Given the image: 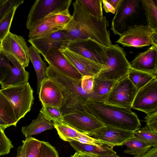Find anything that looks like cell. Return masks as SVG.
I'll return each mask as SVG.
<instances>
[{"label": "cell", "instance_id": "f1b7e54d", "mask_svg": "<svg viewBox=\"0 0 157 157\" xmlns=\"http://www.w3.org/2000/svg\"><path fill=\"white\" fill-rule=\"evenodd\" d=\"M156 76L157 75L137 70L132 68L128 74V78L138 90Z\"/></svg>", "mask_w": 157, "mask_h": 157}, {"label": "cell", "instance_id": "8992f818", "mask_svg": "<svg viewBox=\"0 0 157 157\" xmlns=\"http://www.w3.org/2000/svg\"><path fill=\"white\" fill-rule=\"evenodd\" d=\"M1 90L11 103L18 122L31 110L34 99L32 88L28 82Z\"/></svg>", "mask_w": 157, "mask_h": 157}, {"label": "cell", "instance_id": "cb8c5ba5", "mask_svg": "<svg viewBox=\"0 0 157 157\" xmlns=\"http://www.w3.org/2000/svg\"><path fill=\"white\" fill-rule=\"evenodd\" d=\"M116 82L94 77L91 99L104 101Z\"/></svg>", "mask_w": 157, "mask_h": 157}, {"label": "cell", "instance_id": "484cf974", "mask_svg": "<svg viewBox=\"0 0 157 157\" xmlns=\"http://www.w3.org/2000/svg\"><path fill=\"white\" fill-rule=\"evenodd\" d=\"M29 73L25 69H21L12 66L10 74L1 84L2 89L19 85L28 82Z\"/></svg>", "mask_w": 157, "mask_h": 157}, {"label": "cell", "instance_id": "44dd1931", "mask_svg": "<svg viewBox=\"0 0 157 157\" xmlns=\"http://www.w3.org/2000/svg\"><path fill=\"white\" fill-rule=\"evenodd\" d=\"M29 54L35 70L37 77V94H38L42 81L47 77L46 71L47 67V63L41 58L40 54L34 47L31 46L29 47Z\"/></svg>", "mask_w": 157, "mask_h": 157}, {"label": "cell", "instance_id": "e0dca14e", "mask_svg": "<svg viewBox=\"0 0 157 157\" xmlns=\"http://www.w3.org/2000/svg\"><path fill=\"white\" fill-rule=\"evenodd\" d=\"M38 94L42 105L56 107L60 109L64 105V98L61 89L48 77L42 82Z\"/></svg>", "mask_w": 157, "mask_h": 157}, {"label": "cell", "instance_id": "60d3db41", "mask_svg": "<svg viewBox=\"0 0 157 157\" xmlns=\"http://www.w3.org/2000/svg\"><path fill=\"white\" fill-rule=\"evenodd\" d=\"M144 119L148 128L151 131L157 132V110L147 114Z\"/></svg>", "mask_w": 157, "mask_h": 157}, {"label": "cell", "instance_id": "603a6c76", "mask_svg": "<svg viewBox=\"0 0 157 157\" xmlns=\"http://www.w3.org/2000/svg\"><path fill=\"white\" fill-rule=\"evenodd\" d=\"M69 143L71 147L77 152L90 153L98 155H117L116 152L113 148L105 144L97 146L75 141H72Z\"/></svg>", "mask_w": 157, "mask_h": 157}, {"label": "cell", "instance_id": "5b68a950", "mask_svg": "<svg viewBox=\"0 0 157 157\" xmlns=\"http://www.w3.org/2000/svg\"><path fill=\"white\" fill-rule=\"evenodd\" d=\"M106 65L97 76L103 79L117 81L128 75L131 68L123 49L118 44L108 47Z\"/></svg>", "mask_w": 157, "mask_h": 157}, {"label": "cell", "instance_id": "7bdbcfd3", "mask_svg": "<svg viewBox=\"0 0 157 157\" xmlns=\"http://www.w3.org/2000/svg\"><path fill=\"white\" fill-rule=\"evenodd\" d=\"M103 4V8L106 13L115 14L116 10L107 0H102Z\"/></svg>", "mask_w": 157, "mask_h": 157}, {"label": "cell", "instance_id": "3957f363", "mask_svg": "<svg viewBox=\"0 0 157 157\" xmlns=\"http://www.w3.org/2000/svg\"><path fill=\"white\" fill-rule=\"evenodd\" d=\"M47 77L55 82L62 91L64 103L60 110L63 115L73 111L84 110L83 105L89 99H91L92 92L89 94L83 90L81 79L68 77L49 66L46 71Z\"/></svg>", "mask_w": 157, "mask_h": 157}, {"label": "cell", "instance_id": "74e56055", "mask_svg": "<svg viewBox=\"0 0 157 157\" xmlns=\"http://www.w3.org/2000/svg\"><path fill=\"white\" fill-rule=\"evenodd\" d=\"M38 157H59L58 151L48 142L41 141Z\"/></svg>", "mask_w": 157, "mask_h": 157}, {"label": "cell", "instance_id": "db71d44e", "mask_svg": "<svg viewBox=\"0 0 157 157\" xmlns=\"http://www.w3.org/2000/svg\"><path fill=\"white\" fill-rule=\"evenodd\" d=\"M16 157H18V156L17 155Z\"/></svg>", "mask_w": 157, "mask_h": 157}, {"label": "cell", "instance_id": "f907efd6", "mask_svg": "<svg viewBox=\"0 0 157 157\" xmlns=\"http://www.w3.org/2000/svg\"><path fill=\"white\" fill-rule=\"evenodd\" d=\"M98 157H121L115 155H98Z\"/></svg>", "mask_w": 157, "mask_h": 157}, {"label": "cell", "instance_id": "30bf717a", "mask_svg": "<svg viewBox=\"0 0 157 157\" xmlns=\"http://www.w3.org/2000/svg\"><path fill=\"white\" fill-rule=\"evenodd\" d=\"M115 42L124 47L140 48L151 45L157 46V31L147 25H135L122 34Z\"/></svg>", "mask_w": 157, "mask_h": 157}, {"label": "cell", "instance_id": "4fadbf2b", "mask_svg": "<svg viewBox=\"0 0 157 157\" xmlns=\"http://www.w3.org/2000/svg\"><path fill=\"white\" fill-rule=\"evenodd\" d=\"M132 108L146 114L157 110V76L138 91Z\"/></svg>", "mask_w": 157, "mask_h": 157}, {"label": "cell", "instance_id": "ffe728a7", "mask_svg": "<svg viewBox=\"0 0 157 157\" xmlns=\"http://www.w3.org/2000/svg\"><path fill=\"white\" fill-rule=\"evenodd\" d=\"M54 128L53 123L45 118L40 113L37 118L33 120L29 124L22 127L21 132L26 138Z\"/></svg>", "mask_w": 157, "mask_h": 157}, {"label": "cell", "instance_id": "d6986e66", "mask_svg": "<svg viewBox=\"0 0 157 157\" xmlns=\"http://www.w3.org/2000/svg\"><path fill=\"white\" fill-rule=\"evenodd\" d=\"M130 63L133 69L157 75V46L151 45L137 56Z\"/></svg>", "mask_w": 157, "mask_h": 157}, {"label": "cell", "instance_id": "f6af8a7d", "mask_svg": "<svg viewBox=\"0 0 157 157\" xmlns=\"http://www.w3.org/2000/svg\"><path fill=\"white\" fill-rule=\"evenodd\" d=\"M107 1L117 10L123 0H107Z\"/></svg>", "mask_w": 157, "mask_h": 157}, {"label": "cell", "instance_id": "8d00e7d4", "mask_svg": "<svg viewBox=\"0 0 157 157\" xmlns=\"http://www.w3.org/2000/svg\"><path fill=\"white\" fill-rule=\"evenodd\" d=\"M10 60L4 55H0V84L11 74L12 66L10 64Z\"/></svg>", "mask_w": 157, "mask_h": 157}, {"label": "cell", "instance_id": "ac0fdd59", "mask_svg": "<svg viewBox=\"0 0 157 157\" xmlns=\"http://www.w3.org/2000/svg\"><path fill=\"white\" fill-rule=\"evenodd\" d=\"M28 41L43 56L52 48H60L65 47L69 40L66 33L62 30L44 36L30 38Z\"/></svg>", "mask_w": 157, "mask_h": 157}, {"label": "cell", "instance_id": "4316f807", "mask_svg": "<svg viewBox=\"0 0 157 157\" xmlns=\"http://www.w3.org/2000/svg\"><path fill=\"white\" fill-rule=\"evenodd\" d=\"M147 25L157 31V0H141Z\"/></svg>", "mask_w": 157, "mask_h": 157}, {"label": "cell", "instance_id": "7a4b0ae2", "mask_svg": "<svg viewBox=\"0 0 157 157\" xmlns=\"http://www.w3.org/2000/svg\"><path fill=\"white\" fill-rule=\"evenodd\" d=\"M83 108L105 126L134 132L141 126L137 115L131 110L104 101L89 99L83 105Z\"/></svg>", "mask_w": 157, "mask_h": 157}, {"label": "cell", "instance_id": "6da1fadb", "mask_svg": "<svg viewBox=\"0 0 157 157\" xmlns=\"http://www.w3.org/2000/svg\"><path fill=\"white\" fill-rule=\"evenodd\" d=\"M73 12L70 21L63 28L69 41L91 38L108 47L112 44L107 27L109 21L104 16L98 18L89 14L78 0L72 3Z\"/></svg>", "mask_w": 157, "mask_h": 157}, {"label": "cell", "instance_id": "7dc6e473", "mask_svg": "<svg viewBox=\"0 0 157 157\" xmlns=\"http://www.w3.org/2000/svg\"><path fill=\"white\" fill-rule=\"evenodd\" d=\"M70 157H85L83 153L76 151L74 155Z\"/></svg>", "mask_w": 157, "mask_h": 157}, {"label": "cell", "instance_id": "f35d334b", "mask_svg": "<svg viewBox=\"0 0 157 157\" xmlns=\"http://www.w3.org/2000/svg\"><path fill=\"white\" fill-rule=\"evenodd\" d=\"M4 131L0 126V157L9 154L13 147L12 142L6 136Z\"/></svg>", "mask_w": 157, "mask_h": 157}, {"label": "cell", "instance_id": "bcb514c9", "mask_svg": "<svg viewBox=\"0 0 157 157\" xmlns=\"http://www.w3.org/2000/svg\"><path fill=\"white\" fill-rule=\"evenodd\" d=\"M17 155L18 157H25L24 147L23 145L17 148Z\"/></svg>", "mask_w": 157, "mask_h": 157}, {"label": "cell", "instance_id": "4dcf8cb0", "mask_svg": "<svg viewBox=\"0 0 157 157\" xmlns=\"http://www.w3.org/2000/svg\"><path fill=\"white\" fill-rule=\"evenodd\" d=\"M72 17L69 9H67L52 13L44 19L55 26L63 29L70 21Z\"/></svg>", "mask_w": 157, "mask_h": 157}, {"label": "cell", "instance_id": "9c48e42d", "mask_svg": "<svg viewBox=\"0 0 157 157\" xmlns=\"http://www.w3.org/2000/svg\"><path fill=\"white\" fill-rule=\"evenodd\" d=\"M72 0H36L28 14L26 25L29 31L50 13L69 9Z\"/></svg>", "mask_w": 157, "mask_h": 157}, {"label": "cell", "instance_id": "816d5d0a", "mask_svg": "<svg viewBox=\"0 0 157 157\" xmlns=\"http://www.w3.org/2000/svg\"><path fill=\"white\" fill-rule=\"evenodd\" d=\"M7 0H0V6L4 3Z\"/></svg>", "mask_w": 157, "mask_h": 157}, {"label": "cell", "instance_id": "9a60e30c", "mask_svg": "<svg viewBox=\"0 0 157 157\" xmlns=\"http://www.w3.org/2000/svg\"><path fill=\"white\" fill-rule=\"evenodd\" d=\"M66 59L81 75L95 77L97 75L103 68L100 64L63 46L59 49Z\"/></svg>", "mask_w": 157, "mask_h": 157}, {"label": "cell", "instance_id": "f5cc1de1", "mask_svg": "<svg viewBox=\"0 0 157 157\" xmlns=\"http://www.w3.org/2000/svg\"><path fill=\"white\" fill-rule=\"evenodd\" d=\"M2 44V40H0V55L1 54V47Z\"/></svg>", "mask_w": 157, "mask_h": 157}, {"label": "cell", "instance_id": "c3c4849f", "mask_svg": "<svg viewBox=\"0 0 157 157\" xmlns=\"http://www.w3.org/2000/svg\"><path fill=\"white\" fill-rule=\"evenodd\" d=\"M83 153L84 154L85 157H98V155L92 153L88 152Z\"/></svg>", "mask_w": 157, "mask_h": 157}, {"label": "cell", "instance_id": "83f0119b", "mask_svg": "<svg viewBox=\"0 0 157 157\" xmlns=\"http://www.w3.org/2000/svg\"><path fill=\"white\" fill-rule=\"evenodd\" d=\"M53 124L59 137L64 141L70 142L75 141L76 139L80 137L83 134L63 122L61 123L53 122Z\"/></svg>", "mask_w": 157, "mask_h": 157}, {"label": "cell", "instance_id": "d4e9b609", "mask_svg": "<svg viewBox=\"0 0 157 157\" xmlns=\"http://www.w3.org/2000/svg\"><path fill=\"white\" fill-rule=\"evenodd\" d=\"M0 119L9 127L18 122L11 103L0 90Z\"/></svg>", "mask_w": 157, "mask_h": 157}, {"label": "cell", "instance_id": "f546056e", "mask_svg": "<svg viewBox=\"0 0 157 157\" xmlns=\"http://www.w3.org/2000/svg\"><path fill=\"white\" fill-rule=\"evenodd\" d=\"M62 29L44 19L29 31L28 38L30 39L44 36Z\"/></svg>", "mask_w": 157, "mask_h": 157}, {"label": "cell", "instance_id": "7402d4cb", "mask_svg": "<svg viewBox=\"0 0 157 157\" xmlns=\"http://www.w3.org/2000/svg\"><path fill=\"white\" fill-rule=\"evenodd\" d=\"M123 145L127 146L124 152L134 155V157H140L144 155L152 147L150 143L136 136L125 142Z\"/></svg>", "mask_w": 157, "mask_h": 157}, {"label": "cell", "instance_id": "8fae6325", "mask_svg": "<svg viewBox=\"0 0 157 157\" xmlns=\"http://www.w3.org/2000/svg\"><path fill=\"white\" fill-rule=\"evenodd\" d=\"M128 75L116 82L104 101L129 110L138 91Z\"/></svg>", "mask_w": 157, "mask_h": 157}, {"label": "cell", "instance_id": "ba28073f", "mask_svg": "<svg viewBox=\"0 0 157 157\" xmlns=\"http://www.w3.org/2000/svg\"><path fill=\"white\" fill-rule=\"evenodd\" d=\"M65 47L100 64L103 68L106 65L108 47L91 38L69 41Z\"/></svg>", "mask_w": 157, "mask_h": 157}, {"label": "cell", "instance_id": "d590c367", "mask_svg": "<svg viewBox=\"0 0 157 157\" xmlns=\"http://www.w3.org/2000/svg\"><path fill=\"white\" fill-rule=\"evenodd\" d=\"M135 136L141 138L157 147V132L150 130L146 125L143 128L139 127L134 132Z\"/></svg>", "mask_w": 157, "mask_h": 157}, {"label": "cell", "instance_id": "b9f144b4", "mask_svg": "<svg viewBox=\"0 0 157 157\" xmlns=\"http://www.w3.org/2000/svg\"><path fill=\"white\" fill-rule=\"evenodd\" d=\"M94 83V77L85 76L81 79V86L83 90L87 93H92Z\"/></svg>", "mask_w": 157, "mask_h": 157}, {"label": "cell", "instance_id": "2e32d148", "mask_svg": "<svg viewBox=\"0 0 157 157\" xmlns=\"http://www.w3.org/2000/svg\"><path fill=\"white\" fill-rule=\"evenodd\" d=\"M57 47L49 49L43 56L49 66L71 78L80 80L82 76L66 59Z\"/></svg>", "mask_w": 157, "mask_h": 157}, {"label": "cell", "instance_id": "836d02e7", "mask_svg": "<svg viewBox=\"0 0 157 157\" xmlns=\"http://www.w3.org/2000/svg\"><path fill=\"white\" fill-rule=\"evenodd\" d=\"M24 148L25 157H38L41 141L32 137L22 141Z\"/></svg>", "mask_w": 157, "mask_h": 157}, {"label": "cell", "instance_id": "7c38bea8", "mask_svg": "<svg viewBox=\"0 0 157 157\" xmlns=\"http://www.w3.org/2000/svg\"><path fill=\"white\" fill-rule=\"evenodd\" d=\"M63 122L78 131L89 136L105 126L85 110H76L63 115Z\"/></svg>", "mask_w": 157, "mask_h": 157}, {"label": "cell", "instance_id": "5bb4252c", "mask_svg": "<svg viewBox=\"0 0 157 157\" xmlns=\"http://www.w3.org/2000/svg\"><path fill=\"white\" fill-rule=\"evenodd\" d=\"M103 144L113 148L121 146L135 136L134 132L115 127L105 126L89 135Z\"/></svg>", "mask_w": 157, "mask_h": 157}, {"label": "cell", "instance_id": "1f68e13d", "mask_svg": "<svg viewBox=\"0 0 157 157\" xmlns=\"http://www.w3.org/2000/svg\"><path fill=\"white\" fill-rule=\"evenodd\" d=\"M83 8L89 14L101 18L103 15L102 0H78Z\"/></svg>", "mask_w": 157, "mask_h": 157}, {"label": "cell", "instance_id": "ee69618b", "mask_svg": "<svg viewBox=\"0 0 157 157\" xmlns=\"http://www.w3.org/2000/svg\"><path fill=\"white\" fill-rule=\"evenodd\" d=\"M140 157H157V147L151 148L147 152Z\"/></svg>", "mask_w": 157, "mask_h": 157}, {"label": "cell", "instance_id": "681fc988", "mask_svg": "<svg viewBox=\"0 0 157 157\" xmlns=\"http://www.w3.org/2000/svg\"><path fill=\"white\" fill-rule=\"evenodd\" d=\"M0 126L4 130L6 128L9 127V126L5 123L0 119Z\"/></svg>", "mask_w": 157, "mask_h": 157}, {"label": "cell", "instance_id": "e575fe53", "mask_svg": "<svg viewBox=\"0 0 157 157\" xmlns=\"http://www.w3.org/2000/svg\"><path fill=\"white\" fill-rule=\"evenodd\" d=\"M40 112L45 118L50 121L58 123L63 122V115L57 107L42 105Z\"/></svg>", "mask_w": 157, "mask_h": 157}, {"label": "cell", "instance_id": "ab89813d", "mask_svg": "<svg viewBox=\"0 0 157 157\" xmlns=\"http://www.w3.org/2000/svg\"><path fill=\"white\" fill-rule=\"evenodd\" d=\"M23 0H7L0 6V21L14 6L18 4H22Z\"/></svg>", "mask_w": 157, "mask_h": 157}, {"label": "cell", "instance_id": "277c9868", "mask_svg": "<svg viewBox=\"0 0 157 157\" xmlns=\"http://www.w3.org/2000/svg\"><path fill=\"white\" fill-rule=\"evenodd\" d=\"M147 25L141 0H123L111 21L110 30L119 36L136 25Z\"/></svg>", "mask_w": 157, "mask_h": 157}, {"label": "cell", "instance_id": "52a82bcc", "mask_svg": "<svg viewBox=\"0 0 157 157\" xmlns=\"http://www.w3.org/2000/svg\"><path fill=\"white\" fill-rule=\"evenodd\" d=\"M1 53L19 69H25L29 66V47L21 36L10 32L2 41Z\"/></svg>", "mask_w": 157, "mask_h": 157}, {"label": "cell", "instance_id": "d6a6232c", "mask_svg": "<svg viewBox=\"0 0 157 157\" xmlns=\"http://www.w3.org/2000/svg\"><path fill=\"white\" fill-rule=\"evenodd\" d=\"M21 4L13 6L0 21V40H2L10 32V30L16 11Z\"/></svg>", "mask_w": 157, "mask_h": 157}]
</instances>
